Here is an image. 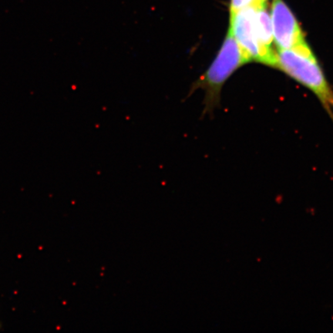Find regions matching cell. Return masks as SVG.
<instances>
[{"instance_id":"2","label":"cell","mask_w":333,"mask_h":333,"mask_svg":"<svg viewBox=\"0 0 333 333\" xmlns=\"http://www.w3.org/2000/svg\"><path fill=\"white\" fill-rule=\"evenodd\" d=\"M276 60V67L311 90L333 115V91L307 43L291 49H279Z\"/></svg>"},{"instance_id":"4","label":"cell","mask_w":333,"mask_h":333,"mask_svg":"<svg viewBox=\"0 0 333 333\" xmlns=\"http://www.w3.org/2000/svg\"><path fill=\"white\" fill-rule=\"evenodd\" d=\"M271 19L273 39L279 49H288L306 44L304 36L293 13L282 0H274Z\"/></svg>"},{"instance_id":"7","label":"cell","mask_w":333,"mask_h":333,"mask_svg":"<svg viewBox=\"0 0 333 333\" xmlns=\"http://www.w3.org/2000/svg\"><path fill=\"white\" fill-rule=\"evenodd\" d=\"M265 1H266V0H259V3H265Z\"/></svg>"},{"instance_id":"5","label":"cell","mask_w":333,"mask_h":333,"mask_svg":"<svg viewBox=\"0 0 333 333\" xmlns=\"http://www.w3.org/2000/svg\"><path fill=\"white\" fill-rule=\"evenodd\" d=\"M254 26H255L256 34L260 44L264 57L266 59V65L273 67H276L277 60L276 54L271 49V43L273 39L272 23L271 16L266 8L265 3L258 4L256 6L254 14Z\"/></svg>"},{"instance_id":"3","label":"cell","mask_w":333,"mask_h":333,"mask_svg":"<svg viewBox=\"0 0 333 333\" xmlns=\"http://www.w3.org/2000/svg\"><path fill=\"white\" fill-rule=\"evenodd\" d=\"M257 5H251L235 13H230L229 29L249 62L256 61L266 64L254 26Z\"/></svg>"},{"instance_id":"6","label":"cell","mask_w":333,"mask_h":333,"mask_svg":"<svg viewBox=\"0 0 333 333\" xmlns=\"http://www.w3.org/2000/svg\"><path fill=\"white\" fill-rule=\"evenodd\" d=\"M254 4H261V3H259V0H231L230 13H235L246 6Z\"/></svg>"},{"instance_id":"1","label":"cell","mask_w":333,"mask_h":333,"mask_svg":"<svg viewBox=\"0 0 333 333\" xmlns=\"http://www.w3.org/2000/svg\"><path fill=\"white\" fill-rule=\"evenodd\" d=\"M228 29L221 49L211 66L191 86L187 97L197 90L204 91V114H211L219 102L224 83L240 66L248 63Z\"/></svg>"}]
</instances>
